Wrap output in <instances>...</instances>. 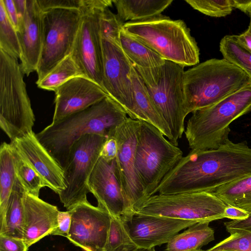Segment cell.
<instances>
[{
    "label": "cell",
    "mask_w": 251,
    "mask_h": 251,
    "mask_svg": "<svg viewBox=\"0 0 251 251\" xmlns=\"http://www.w3.org/2000/svg\"><path fill=\"white\" fill-rule=\"evenodd\" d=\"M112 3L111 0H82V20L71 53L84 76L102 88L103 51L100 18L101 12Z\"/></svg>",
    "instance_id": "7c38bea8"
},
{
    "label": "cell",
    "mask_w": 251,
    "mask_h": 251,
    "mask_svg": "<svg viewBox=\"0 0 251 251\" xmlns=\"http://www.w3.org/2000/svg\"><path fill=\"white\" fill-rule=\"evenodd\" d=\"M223 58L238 67L251 77V50L238 39L237 35H226L220 43Z\"/></svg>",
    "instance_id": "f1b7e54d"
},
{
    "label": "cell",
    "mask_w": 251,
    "mask_h": 251,
    "mask_svg": "<svg viewBox=\"0 0 251 251\" xmlns=\"http://www.w3.org/2000/svg\"><path fill=\"white\" fill-rule=\"evenodd\" d=\"M127 115L108 96L83 110L52 122L36 136L63 170L75 142L88 134L108 137L127 119Z\"/></svg>",
    "instance_id": "7a4b0ae2"
},
{
    "label": "cell",
    "mask_w": 251,
    "mask_h": 251,
    "mask_svg": "<svg viewBox=\"0 0 251 251\" xmlns=\"http://www.w3.org/2000/svg\"><path fill=\"white\" fill-rule=\"evenodd\" d=\"M181 149L153 125L140 121L135 151V166L147 199L182 158Z\"/></svg>",
    "instance_id": "ba28073f"
},
{
    "label": "cell",
    "mask_w": 251,
    "mask_h": 251,
    "mask_svg": "<svg viewBox=\"0 0 251 251\" xmlns=\"http://www.w3.org/2000/svg\"><path fill=\"white\" fill-rule=\"evenodd\" d=\"M138 248L151 249L168 243L181 230L198 223L193 221L134 213L121 217Z\"/></svg>",
    "instance_id": "2e32d148"
},
{
    "label": "cell",
    "mask_w": 251,
    "mask_h": 251,
    "mask_svg": "<svg viewBox=\"0 0 251 251\" xmlns=\"http://www.w3.org/2000/svg\"><path fill=\"white\" fill-rule=\"evenodd\" d=\"M124 29L164 60L184 67L200 61V50L190 29L181 20L162 14L143 21L127 22Z\"/></svg>",
    "instance_id": "8992f818"
},
{
    "label": "cell",
    "mask_w": 251,
    "mask_h": 251,
    "mask_svg": "<svg viewBox=\"0 0 251 251\" xmlns=\"http://www.w3.org/2000/svg\"><path fill=\"white\" fill-rule=\"evenodd\" d=\"M250 25L249 26V28L248 29V30L251 33V15L250 16Z\"/></svg>",
    "instance_id": "c3c4849f"
},
{
    "label": "cell",
    "mask_w": 251,
    "mask_h": 251,
    "mask_svg": "<svg viewBox=\"0 0 251 251\" xmlns=\"http://www.w3.org/2000/svg\"><path fill=\"white\" fill-rule=\"evenodd\" d=\"M197 251H207H207H203V250H200Z\"/></svg>",
    "instance_id": "681fc988"
},
{
    "label": "cell",
    "mask_w": 251,
    "mask_h": 251,
    "mask_svg": "<svg viewBox=\"0 0 251 251\" xmlns=\"http://www.w3.org/2000/svg\"><path fill=\"white\" fill-rule=\"evenodd\" d=\"M124 23L112 13L109 8L101 13L100 18V31L101 39L120 45V34Z\"/></svg>",
    "instance_id": "836d02e7"
},
{
    "label": "cell",
    "mask_w": 251,
    "mask_h": 251,
    "mask_svg": "<svg viewBox=\"0 0 251 251\" xmlns=\"http://www.w3.org/2000/svg\"><path fill=\"white\" fill-rule=\"evenodd\" d=\"M16 178L12 148L10 144L3 142L0 147V223L4 220Z\"/></svg>",
    "instance_id": "4316f807"
},
{
    "label": "cell",
    "mask_w": 251,
    "mask_h": 251,
    "mask_svg": "<svg viewBox=\"0 0 251 251\" xmlns=\"http://www.w3.org/2000/svg\"><path fill=\"white\" fill-rule=\"evenodd\" d=\"M0 50L13 57L21 58L22 51L17 32L9 21L0 0Z\"/></svg>",
    "instance_id": "d6a6232c"
},
{
    "label": "cell",
    "mask_w": 251,
    "mask_h": 251,
    "mask_svg": "<svg viewBox=\"0 0 251 251\" xmlns=\"http://www.w3.org/2000/svg\"><path fill=\"white\" fill-rule=\"evenodd\" d=\"M173 0H113L117 15L124 24L145 20L161 14Z\"/></svg>",
    "instance_id": "603a6c76"
},
{
    "label": "cell",
    "mask_w": 251,
    "mask_h": 251,
    "mask_svg": "<svg viewBox=\"0 0 251 251\" xmlns=\"http://www.w3.org/2000/svg\"><path fill=\"white\" fill-rule=\"evenodd\" d=\"M226 207L221 200L209 192L155 194L138 206L134 213L198 223L210 222L224 218Z\"/></svg>",
    "instance_id": "9c48e42d"
},
{
    "label": "cell",
    "mask_w": 251,
    "mask_h": 251,
    "mask_svg": "<svg viewBox=\"0 0 251 251\" xmlns=\"http://www.w3.org/2000/svg\"><path fill=\"white\" fill-rule=\"evenodd\" d=\"M12 149L41 177L46 186L59 194L65 189L62 168L33 131L11 141Z\"/></svg>",
    "instance_id": "d6986e66"
},
{
    "label": "cell",
    "mask_w": 251,
    "mask_h": 251,
    "mask_svg": "<svg viewBox=\"0 0 251 251\" xmlns=\"http://www.w3.org/2000/svg\"><path fill=\"white\" fill-rule=\"evenodd\" d=\"M79 76H85L70 54L36 84L39 88L54 91L67 81Z\"/></svg>",
    "instance_id": "f546056e"
},
{
    "label": "cell",
    "mask_w": 251,
    "mask_h": 251,
    "mask_svg": "<svg viewBox=\"0 0 251 251\" xmlns=\"http://www.w3.org/2000/svg\"><path fill=\"white\" fill-rule=\"evenodd\" d=\"M107 138L88 134L81 137L72 147L63 170L65 189L58 194L60 201L68 211L88 202L89 179Z\"/></svg>",
    "instance_id": "8fae6325"
},
{
    "label": "cell",
    "mask_w": 251,
    "mask_h": 251,
    "mask_svg": "<svg viewBox=\"0 0 251 251\" xmlns=\"http://www.w3.org/2000/svg\"><path fill=\"white\" fill-rule=\"evenodd\" d=\"M251 112V85L193 111L184 133L191 150L218 148L229 139L230 125Z\"/></svg>",
    "instance_id": "3957f363"
},
{
    "label": "cell",
    "mask_w": 251,
    "mask_h": 251,
    "mask_svg": "<svg viewBox=\"0 0 251 251\" xmlns=\"http://www.w3.org/2000/svg\"><path fill=\"white\" fill-rule=\"evenodd\" d=\"M210 222L196 223L177 234L167 245L166 251H197L214 240Z\"/></svg>",
    "instance_id": "d4e9b609"
},
{
    "label": "cell",
    "mask_w": 251,
    "mask_h": 251,
    "mask_svg": "<svg viewBox=\"0 0 251 251\" xmlns=\"http://www.w3.org/2000/svg\"><path fill=\"white\" fill-rule=\"evenodd\" d=\"M23 203V240L28 248L44 237L51 235L57 227L59 210L56 206L26 192Z\"/></svg>",
    "instance_id": "44dd1931"
},
{
    "label": "cell",
    "mask_w": 251,
    "mask_h": 251,
    "mask_svg": "<svg viewBox=\"0 0 251 251\" xmlns=\"http://www.w3.org/2000/svg\"><path fill=\"white\" fill-rule=\"evenodd\" d=\"M129 77L132 83L137 120L153 125L172 143L173 138L170 129L155 108L145 85L133 65Z\"/></svg>",
    "instance_id": "7402d4cb"
},
{
    "label": "cell",
    "mask_w": 251,
    "mask_h": 251,
    "mask_svg": "<svg viewBox=\"0 0 251 251\" xmlns=\"http://www.w3.org/2000/svg\"><path fill=\"white\" fill-rule=\"evenodd\" d=\"M121 47L133 65L152 68L163 65L165 60L149 47L126 32L120 34Z\"/></svg>",
    "instance_id": "484cf974"
},
{
    "label": "cell",
    "mask_w": 251,
    "mask_h": 251,
    "mask_svg": "<svg viewBox=\"0 0 251 251\" xmlns=\"http://www.w3.org/2000/svg\"><path fill=\"white\" fill-rule=\"evenodd\" d=\"M118 151V143L113 135L107 137L101 149L100 157L110 162L116 158Z\"/></svg>",
    "instance_id": "ab89813d"
},
{
    "label": "cell",
    "mask_w": 251,
    "mask_h": 251,
    "mask_svg": "<svg viewBox=\"0 0 251 251\" xmlns=\"http://www.w3.org/2000/svg\"><path fill=\"white\" fill-rule=\"evenodd\" d=\"M88 186L97 201L98 207L112 217H121L126 215V201L115 159L108 162L100 157L90 176Z\"/></svg>",
    "instance_id": "ac0fdd59"
},
{
    "label": "cell",
    "mask_w": 251,
    "mask_h": 251,
    "mask_svg": "<svg viewBox=\"0 0 251 251\" xmlns=\"http://www.w3.org/2000/svg\"><path fill=\"white\" fill-rule=\"evenodd\" d=\"M71 221V214L69 211H59L57 215V227L51 235H60L66 237L70 231Z\"/></svg>",
    "instance_id": "60d3db41"
},
{
    "label": "cell",
    "mask_w": 251,
    "mask_h": 251,
    "mask_svg": "<svg viewBox=\"0 0 251 251\" xmlns=\"http://www.w3.org/2000/svg\"><path fill=\"white\" fill-rule=\"evenodd\" d=\"M151 101L171 131L172 143L178 146L185 131L184 121L190 113L184 91V66L165 60L157 67L134 66Z\"/></svg>",
    "instance_id": "277c9868"
},
{
    "label": "cell",
    "mask_w": 251,
    "mask_h": 251,
    "mask_svg": "<svg viewBox=\"0 0 251 251\" xmlns=\"http://www.w3.org/2000/svg\"><path fill=\"white\" fill-rule=\"evenodd\" d=\"M42 14L36 0H26V11L17 32L22 51L21 68L27 76L36 71L41 56Z\"/></svg>",
    "instance_id": "ffe728a7"
},
{
    "label": "cell",
    "mask_w": 251,
    "mask_h": 251,
    "mask_svg": "<svg viewBox=\"0 0 251 251\" xmlns=\"http://www.w3.org/2000/svg\"><path fill=\"white\" fill-rule=\"evenodd\" d=\"M251 251V232L230 235L228 237L208 250L216 251Z\"/></svg>",
    "instance_id": "d590c367"
},
{
    "label": "cell",
    "mask_w": 251,
    "mask_h": 251,
    "mask_svg": "<svg viewBox=\"0 0 251 251\" xmlns=\"http://www.w3.org/2000/svg\"><path fill=\"white\" fill-rule=\"evenodd\" d=\"M133 251H156L155 250L154 248L151 249H142V248H138L136 250Z\"/></svg>",
    "instance_id": "7dc6e473"
},
{
    "label": "cell",
    "mask_w": 251,
    "mask_h": 251,
    "mask_svg": "<svg viewBox=\"0 0 251 251\" xmlns=\"http://www.w3.org/2000/svg\"><path fill=\"white\" fill-rule=\"evenodd\" d=\"M25 189L17 178L9 198L4 221L0 223V235L23 239Z\"/></svg>",
    "instance_id": "cb8c5ba5"
},
{
    "label": "cell",
    "mask_w": 251,
    "mask_h": 251,
    "mask_svg": "<svg viewBox=\"0 0 251 251\" xmlns=\"http://www.w3.org/2000/svg\"><path fill=\"white\" fill-rule=\"evenodd\" d=\"M82 17L81 11L74 9L42 12V46L36 82L71 54Z\"/></svg>",
    "instance_id": "30bf717a"
},
{
    "label": "cell",
    "mask_w": 251,
    "mask_h": 251,
    "mask_svg": "<svg viewBox=\"0 0 251 251\" xmlns=\"http://www.w3.org/2000/svg\"><path fill=\"white\" fill-rule=\"evenodd\" d=\"M249 213L239 208L226 205L225 208V218H228L232 220H239L247 218Z\"/></svg>",
    "instance_id": "7bdbcfd3"
},
{
    "label": "cell",
    "mask_w": 251,
    "mask_h": 251,
    "mask_svg": "<svg viewBox=\"0 0 251 251\" xmlns=\"http://www.w3.org/2000/svg\"><path fill=\"white\" fill-rule=\"evenodd\" d=\"M138 248L125 221L122 217L111 216L104 251H133Z\"/></svg>",
    "instance_id": "4dcf8cb0"
},
{
    "label": "cell",
    "mask_w": 251,
    "mask_h": 251,
    "mask_svg": "<svg viewBox=\"0 0 251 251\" xmlns=\"http://www.w3.org/2000/svg\"><path fill=\"white\" fill-rule=\"evenodd\" d=\"M18 59L0 50V127L11 141L31 132L35 117Z\"/></svg>",
    "instance_id": "52a82bcc"
},
{
    "label": "cell",
    "mask_w": 251,
    "mask_h": 251,
    "mask_svg": "<svg viewBox=\"0 0 251 251\" xmlns=\"http://www.w3.org/2000/svg\"><path fill=\"white\" fill-rule=\"evenodd\" d=\"M224 225L230 235L251 232V213L246 219L226 222Z\"/></svg>",
    "instance_id": "f35d334b"
},
{
    "label": "cell",
    "mask_w": 251,
    "mask_h": 251,
    "mask_svg": "<svg viewBox=\"0 0 251 251\" xmlns=\"http://www.w3.org/2000/svg\"><path fill=\"white\" fill-rule=\"evenodd\" d=\"M251 176V148L246 141L229 139L218 148L191 150L166 175L154 195L213 192Z\"/></svg>",
    "instance_id": "6da1fadb"
},
{
    "label": "cell",
    "mask_w": 251,
    "mask_h": 251,
    "mask_svg": "<svg viewBox=\"0 0 251 251\" xmlns=\"http://www.w3.org/2000/svg\"><path fill=\"white\" fill-rule=\"evenodd\" d=\"M233 8H237L246 14L251 15V0H230Z\"/></svg>",
    "instance_id": "ee69618b"
},
{
    "label": "cell",
    "mask_w": 251,
    "mask_h": 251,
    "mask_svg": "<svg viewBox=\"0 0 251 251\" xmlns=\"http://www.w3.org/2000/svg\"><path fill=\"white\" fill-rule=\"evenodd\" d=\"M42 11L53 9H74L80 10L82 0H36Z\"/></svg>",
    "instance_id": "8d00e7d4"
},
{
    "label": "cell",
    "mask_w": 251,
    "mask_h": 251,
    "mask_svg": "<svg viewBox=\"0 0 251 251\" xmlns=\"http://www.w3.org/2000/svg\"><path fill=\"white\" fill-rule=\"evenodd\" d=\"M103 51L102 88L132 119L137 120L129 74L133 64L121 45L101 39Z\"/></svg>",
    "instance_id": "5bb4252c"
},
{
    "label": "cell",
    "mask_w": 251,
    "mask_h": 251,
    "mask_svg": "<svg viewBox=\"0 0 251 251\" xmlns=\"http://www.w3.org/2000/svg\"><path fill=\"white\" fill-rule=\"evenodd\" d=\"M23 239L0 235V251H27Z\"/></svg>",
    "instance_id": "74e56055"
},
{
    "label": "cell",
    "mask_w": 251,
    "mask_h": 251,
    "mask_svg": "<svg viewBox=\"0 0 251 251\" xmlns=\"http://www.w3.org/2000/svg\"><path fill=\"white\" fill-rule=\"evenodd\" d=\"M3 4L6 15L16 29L18 30L19 25V20L15 8L14 0H1Z\"/></svg>",
    "instance_id": "b9f144b4"
},
{
    "label": "cell",
    "mask_w": 251,
    "mask_h": 251,
    "mask_svg": "<svg viewBox=\"0 0 251 251\" xmlns=\"http://www.w3.org/2000/svg\"><path fill=\"white\" fill-rule=\"evenodd\" d=\"M193 9L211 17H221L229 15L233 8L230 0H186Z\"/></svg>",
    "instance_id": "e575fe53"
},
{
    "label": "cell",
    "mask_w": 251,
    "mask_h": 251,
    "mask_svg": "<svg viewBox=\"0 0 251 251\" xmlns=\"http://www.w3.org/2000/svg\"><path fill=\"white\" fill-rule=\"evenodd\" d=\"M71 225L67 239L84 251H104L111 216L89 202L69 210Z\"/></svg>",
    "instance_id": "9a60e30c"
},
{
    "label": "cell",
    "mask_w": 251,
    "mask_h": 251,
    "mask_svg": "<svg viewBox=\"0 0 251 251\" xmlns=\"http://www.w3.org/2000/svg\"><path fill=\"white\" fill-rule=\"evenodd\" d=\"M54 92L52 122L83 110L108 96L101 87L84 76L72 78Z\"/></svg>",
    "instance_id": "e0dca14e"
},
{
    "label": "cell",
    "mask_w": 251,
    "mask_h": 251,
    "mask_svg": "<svg viewBox=\"0 0 251 251\" xmlns=\"http://www.w3.org/2000/svg\"><path fill=\"white\" fill-rule=\"evenodd\" d=\"M250 85L251 77L224 58L207 60L184 74L185 97L191 113Z\"/></svg>",
    "instance_id": "5b68a950"
},
{
    "label": "cell",
    "mask_w": 251,
    "mask_h": 251,
    "mask_svg": "<svg viewBox=\"0 0 251 251\" xmlns=\"http://www.w3.org/2000/svg\"><path fill=\"white\" fill-rule=\"evenodd\" d=\"M239 40L249 49L251 50V33L248 30L244 33L237 35Z\"/></svg>",
    "instance_id": "bcb514c9"
},
{
    "label": "cell",
    "mask_w": 251,
    "mask_h": 251,
    "mask_svg": "<svg viewBox=\"0 0 251 251\" xmlns=\"http://www.w3.org/2000/svg\"><path fill=\"white\" fill-rule=\"evenodd\" d=\"M212 193L226 205L251 213V176L223 185Z\"/></svg>",
    "instance_id": "83f0119b"
},
{
    "label": "cell",
    "mask_w": 251,
    "mask_h": 251,
    "mask_svg": "<svg viewBox=\"0 0 251 251\" xmlns=\"http://www.w3.org/2000/svg\"><path fill=\"white\" fill-rule=\"evenodd\" d=\"M140 126V121L128 117L111 134L116 139L118 146L115 160L126 207V214L124 216L134 213L135 209L147 199L135 166V151Z\"/></svg>",
    "instance_id": "4fadbf2b"
},
{
    "label": "cell",
    "mask_w": 251,
    "mask_h": 251,
    "mask_svg": "<svg viewBox=\"0 0 251 251\" xmlns=\"http://www.w3.org/2000/svg\"><path fill=\"white\" fill-rule=\"evenodd\" d=\"M223 251V250H222V251Z\"/></svg>",
    "instance_id": "f907efd6"
},
{
    "label": "cell",
    "mask_w": 251,
    "mask_h": 251,
    "mask_svg": "<svg viewBox=\"0 0 251 251\" xmlns=\"http://www.w3.org/2000/svg\"><path fill=\"white\" fill-rule=\"evenodd\" d=\"M16 177L25 189L31 195L38 197L46 184L39 175L12 149Z\"/></svg>",
    "instance_id": "1f68e13d"
},
{
    "label": "cell",
    "mask_w": 251,
    "mask_h": 251,
    "mask_svg": "<svg viewBox=\"0 0 251 251\" xmlns=\"http://www.w3.org/2000/svg\"><path fill=\"white\" fill-rule=\"evenodd\" d=\"M19 21L24 17L26 9V0H14Z\"/></svg>",
    "instance_id": "f6af8a7d"
}]
</instances>
